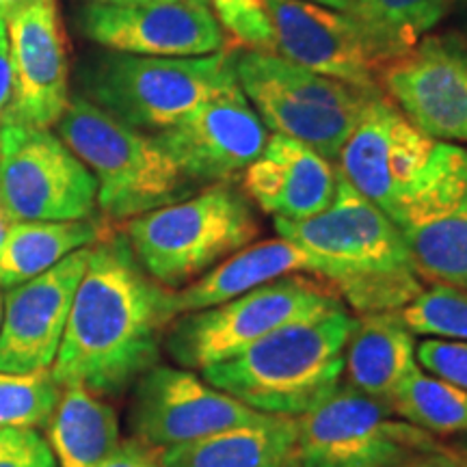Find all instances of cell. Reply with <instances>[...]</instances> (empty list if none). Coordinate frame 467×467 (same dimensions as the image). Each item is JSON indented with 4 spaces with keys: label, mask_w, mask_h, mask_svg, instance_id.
Listing matches in <instances>:
<instances>
[{
    "label": "cell",
    "mask_w": 467,
    "mask_h": 467,
    "mask_svg": "<svg viewBox=\"0 0 467 467\" xmlns=\"http://www.w3.org/2000/svg\"><path fill=\"white\" fill-rule=\"evenodd\" d=\"M178 317L175 290L145 271L126 232H102L89 247L52 377L61 388L121 394L159 364Z\"/></svg>",
    "instance_id": "1"
},
{
    "label": "cell",
    "mask_w": 467,
    "mask_h": 467,
    "mask_svg": "<svg viewBox=\"0 0 467 467\" xmlns=\"http://www.w3.org/2000/svg\"><path fill=\"white\" fill-rule=\"evenodd\" d=\"M285 241L306 251L312 275L325 279L355 312H396L422 292L400 227L337 171L336 200L306 221L275 219Z\"/></svg>",
    "instance_id": "2"
},
{
    "label": "cell",
    "mask_w": 467,
    "mask_h": 467,
    "mask_svg": "<svg viewBox=\"0 0 467 467\" xmlns=\"http://www.w3.org/2000/svg\"><path fill=\"white\" fill-rule=\"evenodd\" d=\"M350 327L347 309L288 325L202 370V379L255 411L299 418L340 385Z\"/></svg>",
    "instance_id": "3"
},
{
    "label": "cell",
    "mask_w": 467,
    "mask_h": 467,
    "mask_svg": "<svg viewBox=\"0 0 467 467\" xmlns=\"http://www.w3.org/2000/svg\"><path fill=\"white\" fill-rule=\"evenodd\" d=\"M57 128L96 178L98 208L110 221L141 217L197 191L159 139L126 126L83 96L69 98Z\"/></svg>",
    "instance_id": "4"
},
{
    "label": "cell",
    "mask_w": 467,
    "mask_h": 467,
    "mask_svg": "<svg viewBox=\"0 0 467 467\" xmlns=\"http://www.w3.org/2000/svg\"><path fill=\"white\" fill-rule=\"evenodd\" d=\"M260 223L249 197L230 182L128 221L134 255L156 282L178 290L247 247Z\"/></svg>",
    "instance_id": "5"
},
{
    "label": "cell",
    "mask_w": 467,
    "mask_h": 467,
    "mask_svg": "<svg viewBox=\"0 0 467 467\" xmlns=\"http://www.w3.org/2000/svg\"><path fill=\"white\" fill-rule=\"evenodd\" d=\"M234 50L206 57L102 52L80 67L87 100L137 130L162 132L236 80Z\"/></svg>",
    "instance_id": "6"
},
{
    "label": "cell",
    "mask_w": 467,
    "mask_h": 467,
    "mask_svg": "<svg viewBox=\"0 0 467 467\" xmlns=\"http://www.w3.org/2000/svg\"><path fill=\"white\" fill-rule=\"evenodd\" d=\"M342 309V299L325 279L292 273L221 306L182 314L169 327L165 347L186 370H206L284 327L320 320Z\"/></svg>",
    "instance_id": "7"
},
{
    "label": "cell",
    "mask_w": 467,
    "mask_h": 467,
    "mask_svg": "<svg viewBox=\"0 0 467 467\" xmlns=\"http://www.w3.org/2000/svg\"><path fill=\"white\" fill-rule=\"evenodd\" d=\"M234 76L268 130L337 162L350 130L377 89L340 83L277 52L234 50Z\"/></svg>",
    "instance_id": "8"
},
{
    "label": "cell",
    "mask_w": 467,
    "mask_h": 467,
    "mask_svg": "<svg viewBox=\"0 0 467 467\" xmlns=\"http://www.w3.org/2000/svg\"><path fill=\"white\" fill-rule=\"evenodd\" d=\"M296 420L299 467H399L441 441L396 418L388 402L340 383Z\"/></svg>",
    "instance_id": "9"
},
{
    "label": "cell",
    "mask_w": 467,
    "mask_h": 467,
    "mask_svg": "<svg viewBox=\"0 0 467 467\" xmlns=\"http://www.w3.org/2000/svg\"><path fill=\"white\" fill-rule=\"evenodd\" d=\"M0 208L20 221H87L98 208V182L50 128H0Z\"/></svg>",
    "instance_id": "10"
},
{
    "label": "cell",
    "mask_w": 467,
    "mask_h": 467,
    "mask_svg": "<svg viewBox=\"0 0 467 467\" xmlns=\"http://www.w3.org/2000/svg\"><path fill=\"white\" fill-rule=\"evenodd\" d=\"M437 141L381 89L370 96L337 156V171L359 195L400 225L405 203L429 167Z\"/></svg>",
    "instance_id": "11"
},
{
    "label": "cell",
    "mask_w": 467,
    "mask_h": 467,
    "mask_svg": "<svg viewBox=\"0 0 467 467\" xmlns=\"http://www.w3.org/2000/svg\"><path fill=\"white\" fill-rule=\"evenodd\" d=\"M399 227L422 282L467 290V150L437 141Z\"/></svg>",
    "instance_id": "12"
},
{
    "label": "cell",
    "mask_w": 467,
    "mask_h": 467,
    "mask_svg": "<svg viewBox=\"0 0 467 467\" xmlns=\"http://www.w3.org/2000/svg\"><path fill=\"white\" fill-rule=\"evenodd\" d=\"M78 28L110 52L139 57H206L227 48L223 26L208 0L87 3Z\"/></svg>",
    "instance_id": "13"
},
{
    "label": "cell",
    "mask_w": 467,
    "mask_h": 467,
    "mask_svg": "<svg viewBox=\"0 0 467 467\" xmlns=\"http://www.w3.org/2000/svg\"><path fill=\"white\" fill-rule=\"evenodd\" d=\"M268 418V413L243 405L186 368L159 364L134 385L130 407L134 437L161 452Z\"/></svg>",
    "instance_id": "14"
},
{
    "label": "cell",
    "mask_w": 467,
    "mask_h": 467,
    "mask_svg": "<svg viewBox=\"0 0 467 467\" xmlns=\"http://www.w3.org/2000/svg\"><path fill=\"white\" fill-rule=\"evenodd\" d=\"M379 85L411 124L435 141L467 143V42L426 35L388 61Z\"/></svg>",
    "instance_id": "15"
},
{
    "label": "cell",
    "mask_w": 467,
    "mask_h": 467,
    "mask_svg": "<svg viewBox=\"0 0 467 467\" xmlns=\"http://www.w3.org/2000/svg\"><path fill=\"white\" fill-rule=\"evenodd\" d=\"M275 35L277 55L312 72L359 89H381L385 55L358 16L307 0H262Z\"/></svg>",
    "instance_id": "16"
},
{
    "label": "cell",
    "mask_w": 467,
    "mask_h": 467,
    "mask_svg": "<svg viewBox=\"0 0 467 467\" xmlns=\"http://www.w3.org/2000/svg\"><path fill=\"white\" fill-rule=\"evenodd\" d=\"M156 139L197 186L223 184L265 151L268 128L234 80Z\"/></svg>",
    "instance_id": "17"
},
{
    "label": "cell",
    "mask_w": 467,
    "mask_h": 467,
    "mask_svg": "<svg viewBox=\"0 0 467 467\" xmlns=\"http://www.w3.org/2000/svg\"><path fill=\"white\" fill-rule=\"evenodd\" d=\"M14 96L5 124L52 128L69 104L67 37L55 0H33L5 17Z\"/></svg>",
    "instance_id": "18"
},
{
    "label": "cell",
    "mask_w": 467,
    "mask_h": 467,
    "mask_svg": "<svg viewBox=\"0 0 467 467\" xmlns=\"http://www.w3.org/2000/svg\"><path fill=\"white\" fill-rule=\"evenodd\" d=\"M89 247L74 251L50 271L9 288L0 325V372L28 375L50 370L87 268Z\"/></svg>",
    "instance_id": "19"
},
{
    "label": "cell",
    "mask_w": 467,
    "mask_h": 467,
    "mask_svg": "<svg viewBox=\"0 0 467 467\" xmlns=\"http://www.w3.org/2000/svg\"><path fill=\"white\" fill-rule=\"evenodd\" d=\"M243 186L249 202L275 219L306 221L334 203L337 167L309 145L273 134L243 171Z\"/></svg>",
    "instance_id": "20"
},
{
    "label": "cell",
    "mask_w": 467,
    "mask_h": 467,
    "mask_svg": "<svg viewBox=\"0 0 467 467\" xmlns=\"http://www.w3.org/2000/svg\"><path fill=\"white\" fill-rule=\"evenodd\" d=\"M416 368V336L402 323L399 309L353 318L344 348V375L350 388L388 402Z\"/></svg>",
    "instance_id": "21"
},
{
    "label": "cell",
    "mask_w": 467,
    "mask_h": 467,
    "mask_svg": "<svg viewBox=\"0 0 467 467\" xmlns=\"http://www.w3.org/2000/svg\"><path fill=\"white\" fill-rule=\"evenodd\" d=\"M292 273L312 275L309 255L295 243L282 236L273 241L251 243L210 268L200 279L184 285L182 290H175V309L178 314H189L221 306Z\"/></svg>",
    "instance_id": "22"
},
{
    "label": "cell",
    "mask_w": 467,
    "mask_h": 467,
    "mask_svg": "<svg viewBox=\"0 0 467 467\" xmlns=\"http://www.w3.org/2000/svg\"><path fill=\"white\" fill-rule=\"evenodd\" d=\"M162 467H299L296 420L271 416L161 452Z\"/></svg>",
    "instance_id": "23"
},
{
    "label": "cell",
    "mask_w": 467,
    "mask_h": 467,
    "mask_svg": "<svg viewBox=\"0 0 467 467\" xmlns=\"http://www.w3.org/2000/svg\"><path fill=\"white\" fill-rule=\"evenodd\" d=\"M46 429L57 467H93L121 441L115 409L80 385L63 388Z\"/></svg>",
    "instance_id": "24"
},
{
    "label": "cell",
    "mask_w": 467,
    "mask_h": 467,
    "mask_svg": "<svg viewBox=\"0 0 467 467\" xmlns=\"http://www.w3.org/2000/svg\"><path fill=\"white\" fill-rule=\"evenodd\" d=\"M102 232L91 219L11 223L0 247V288H16L42 275L74 251L96 243Z\"/></svg>",
    "instance_id": "25"
},
{
    "label": "cell",
    "mask_w": 467,
    "mask_h": 467,
    "mask_svg": "<svg viewBox=\"0 0 467 467\" xmlns=\"http://www.w3.org/2000/svg\"><path fill=\"white\" fill-rule=\"evenodd\" d=\"M388 405L400 420L431 435L459 437L467 433L465 389L429 375L420 366L396 388Z\"/></svg>",
    "instance_id": "26"
},
{
    "label": "cell",
    "mask_w": 467,
    "mask_h": 467,
    "mask_svg": "<svg viewBox=\"0 0 467 467\" xmlns=\"http://www.w3.org/2000/svg\"><path fill=\"white\" fill-rule=\"evenodd\" d=\"M459 0H358L353 16L392 61L411 50L454 9Z\"/></svg>",
    "instance_id": "27"
},
{
    "label": "cell",
    "mask_w": 467,
    "mask_h": 467,
    "mask_svg": "<svg viewBox=\"0 0 467 467\" xmlns=\"http://www.w3.org/2000/svg\"><path fill=\"white\" fill-rule=\"evenodd\" d=\"M61 392L50 370L0 372V429H46Z\"/></svg>",
    "instance_id": "28"
},
{
    "label": "cell",
    "mask_w": 467,
    "mask_h": 467,
    "mask_svg": "<svg viewBox=\"0 0 467 467\" xmlns=\"http://www.w3.org/2000/svg\"><path fill=\"white\" fill-rule=\"evenodd\" d=\"M402 323L413 336L467 342V290L451 284H433L405 307Z\"/></svg>",
    "instance_id": "29"
},
{
    "label": "cell",
    "mask_w": 467,
    "mask_h": 467,
    "mask_svg": "<svg viewBox=\"0 0 467 467\" xmlns=\"http://www.w3.org/2000/svg\"><path fill=\"white\" fill-rule=\"evenodd\" d=\"M227 33V48L277 52L275 35L262 0H208Z\"/></svg>",
    "instance_id": "30"
},
{
    "label": "cell",
    "mask_w": 467,
    "mask_h": 467,
    "mask_svg": "<svg viewBox=\"0 0 467 467\" xmlns=\"http://www.w3.org/2000/svg\"><path fill=\"white\" fill-rule=\"evenodd\" d=\"M416 359L422 370L457 385L467 392V342L424 340L416 344Z\"/></svg>",
    "instance_id": "31"
},
{
    "label": "cell",
    "mask_w": 467,
    "mask_h": 467,
    "mask_svg": "<svg viewBox=\"0 0 467 467\" xmlns=\"http://www.w3.org/2000/svg\"><path fill=\"white\" fill-rule=\"evenodd\" d=\"M0 467H57V457L37 429H0Z\"/></svg>",
    "instance_id": "32"
},
{
    "label": "cell",
    "mask_w": 467,
    "mask_h": 467,
    "mask_svg": "<svg viewBox=\"0 0 467 467\" xmlns=\"http://www.w3.org/2000/svg\"><path fill=\"white\" fill-rule=\"evenodd\" d=\"M93 467H162L161 451L148 446L137 437L119 441V446Z\"/></svg>",
    "instance_id": "33"
},
{
    "label": "cell",
    "mask_w": 467,
    "mask_h": 467,
    "mask_svg": "<svg viewBox=\"0 0 467 467\" xmlns=\"http://www.w3.org/2000/svg\"><path fill=\"white\" fill-rule=\"evenodd\" d=\"M11 96H14V72H11L9 37L7 25L0 17V126H5V121H7Z\"/></svg>",
    "instance_id": "34"
},
{
    "label": "cell",
    "mask_w": 467,
    "mask_h": 467,
    "mask_svg": "<svg viewBox=\"0 0 467 467\" xmlns=\"http://www.w3.org/2000/svg\"><path fill=\"white\" fill-rule=\"evenodd\" d=\"M399 467H467V459L454 451L452 446L441 443L440 448H433V451L413 454L411 459H407Z\"/></svg>",
    "instance_id": "35"
},
{
    "label": "cell",
    "mask_w": 467,
    "mask_h": 467,
    "mask_svg": "<svg viewBox=\"0 0 467 467\" xmlns=\"http://www.w3.org/2000/svg\"><path fill=\"white\" fill-rule=\"evenodd\" d=\"M307 3L320 5V7H327V9L344 11V14H353L355 3H358V0H307Z\"/></svg>",
    "instance_id": "36"
},
{
    "label": "cell",
    "mask_w": 467,
    "mask_h": 467,
    "mask_svg": "<svg viewBox=\"0 0 467 467\" xmlns=\"http://www.w3.org/2000/svg\"><path fill=\"white\" fill-rule=\"evenodd\" d=\"M28 3H33V0H0V17H7L14 14V11L26 7Z\"/></svg>",
    "instance_id": "37"
},
{
    "label": "cell",
    "mask_w": 467,
    "mask_h": 467,
    "mask_svg": "<svg viewBox=\"0 0 467 467\" xmlns=\"http://www.w3.org/2000/svg\"><path fill=\"white\" fill-rule=\"evenodd\" d=\"M9 225H11V221H9V217L7 214H5V210L0 208V247H3V241H5V234H7V230H9Z\"/></svg>",
    "instance_id": "38"
},
{
    "label": "cell",
    "mask_w": 467,
    "mask_h": 467,
    "mask_svg": "<svg viewBox=\"0 0 467 467\" xmlns=\"http://www.w3.org/2000/svg\"><path fill=\"white\" fill-rule=\"evenodd\" d=\"M451 446L454 448V451L461 452V454H463V457L467 459V433H465V435H459V440L454 441V443H451Z\"/></svg>",
    "instance_id": "39"
},
{
    "label": "cell",
    "mask_w": 467,
    "mask_h": 467,
    "mask_svg": "<svg viewBox=\"0 0 467 467\" xmlns=\"http://www.w3.org/2000/svg\"><path fill=\"white\" fill-rule=\"evenodd\" d=\"M87 3H107V5H121V3H139V0H87Z\"/></svg>",
    "instance_id": "40"
},
{
    "label": "cell",
    "mask_w": 467,
    "mask_h": 467,
    "mask_svg": "<svg viewBox=\"0 0 467 467\" xmlns=\"http://www.w3.org/2000/svg\"><path fill=\"white\" fill-rule=\"evenodd\" d=\"M3 314H5V301H3V295H0V325H3Z\"/></svg>",
    "instance_id": "41"
},
{
    "label": "cell",
    "mask_w": 467,
    "mask_h": 467,
    "mask_svg": "<svg viewBox=\"0 0 467 467\" xmlns=\"http://www.w3.org/2000/svg\"><path fill=\"white\" fill-rule=\"evenodd\" d=\"M463 3H465V5H467V0H463Z\"/></svg>",
    "instance_id": "42"
},
{
    "label": "cell",
    "mask_w": 467,
    "mask_h": 467,
    "mask_svg": "<svg viewBox=\"0 0 467 467\" xmlns=\"http://www.w3.org/2000/svg\"><path fill=\"white\" fill-rule=\"evenodd\" d=\"M0 128H3V126H0Z\"/></svg>",
    "instance_id": "43"
}]
</instances>
